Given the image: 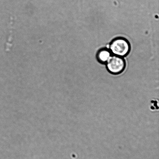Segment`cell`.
I'll use <instances>...</instances> for the list:
<instances>
[{
  "label": "cell",
  "mask_w": 159,
  "mask_h": 159,
  "mask_svg": "<svg viewBox=\"0 0 159 159\" xmlns=\"http://www.w3.org/2000/svg\"><path fill=\"white\" fill-rule=\"evenodd\" d=\"M109 49L112 55L124 58L127 56L130 52V44L127 39L124 37H116L111 42Z\"/></svg>",
  "instance_id": "cell-1"
},
{
  "label": "cell",
  "mask_w": 159,
  "mask_h": 159,
  "mask_svg": "<svg viewBox=\"0 0 159 159\" xmlns=\"http://www.w3.org/2000/svg\"><path fill=\"white\" fill-rule=\"evenodd\" d=\"M112 55L109 48H102L98 50L97 53V60L101 64H106Z\"/></svg>",
  "instance_id": "cell-3"
},
{
  "label": "cell",
  "mask_w": 159,
  "mask_h": 159,
  "mask_svg": "<svg viewBox=\"0 0 159 159\" xmlns=\"http://www.w3.org/2000/svg\"><path fill=\"white\" fill-rule=\"evenodd\" d=\"M107 71L111 74L118 75L125 69L126 62L124 58L112 55L106 63Z\"/></svg>",
  "instance_id": "cell-2"
}]
</instances>
